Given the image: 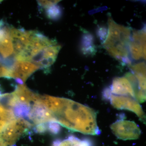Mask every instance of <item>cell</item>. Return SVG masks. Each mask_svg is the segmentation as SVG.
<instances>
[{
  "label": "cell",
  "instance_id": "6da1fadb",
  "mask_svg": "<svg viewBox=\"0 0 146 146\" xmlns=\"http://www.w3.org/2000/svg\"><path fill=\"white\" fill-rule=\"evenodd\" d=\"M52 114L56 122L71 130L88 135L101 133L96 112L81 104L60 98Z\"/></svg>",
  "mask_w": 146,
  "mask_h": 146
},
{
  "label": "cell",
  "instance_id": "7a4b0ae2",
  "mask_svg": "<svg viewBox=\"0 0 146 146\" xmlns=\"http://www.w3.org/2000/svg\"><path fill=\"white\" fill-rule=\"evenodd\" d=\"M108 25L107 38L102 44L103 47L123 65H129L131 62L129 49L131 35L130 29L116 23L111 18L108 19Z\"/></svg>",
  "mask_w": 146,
  "mask_h": 146
},
{
  "label": "cell",
  "instance_id": "3957f363",
  "mask_svg": "<svg viewBox=\"0 0 146 146\" xmlns=\"http://www.w3.org/2000/svg\"><path fill=\"white\" fill-rule=\"evenodd\" d=\"M32 125L29 121L23 118H16L8 123L0 132V146L13 145L28 132Z\"/></svg>",
  "mask_w": 146,
  "mask_h": 146
},
{
  "label": "cell",
  "instance_id": "277c9868",
  "mask_svg": "<svg viewBox=\"0 0 146 146\" xmlns=\"http://www.w3.org/2000/svg\"><path fill=\"white\" fill-rule=\"evenodd\" d=\"M102 96L105 99L109 100L115 108L134 112L141 121H145V114L141 105L136 99L127 96L113 95L110 93L109 87H106L103 90Z\"/></svg>",
  "mask_w": 146,
  "mask_h": 146
},
{
  "label": "cell",
  "instance_id": "5b68a950",
  "mask_svg": "<svg viewBox=\"0 0 146 146\" xmlns=\"http://www.w3.org/2000/svg\"><path fill=\"white\" fill-rule=\"evenodd\" d=\"M56 44L57 42L55 40L49 39L44 35L36 31L24 51L16 58L15 60L30 62L31 59L43 49Z\"/></svg>",
  "mask_w": 146,
  "mask_h": 146
},
{
  "label": "cell",
  "instance_id": "8992f818",
  "mask_svg": "<svg viewBox=\"0 0 146 146\" xmlns=\"http://www.w3.org/2000/svg\"><path fill=\"white\" fill-rule=\"evenodd\" d=\"M110 127L115 136L121 140H135L141 135V129L136 123L123 119L117 120Z\"/></svg>",
  "mask_w": 146,
  "mask_h": 146
},
{
  "label": "cell",
  "instance_id": "52a82bcc",
  "mask_svg": "<svg viewBox=\"0 0 146 146\" xmlns=\"http://www.w3.org/2000/svg\"><path fill=\"white\" fill-rule=\"evenodd\" d=\"M9 78H13L19 84H24L28 78L37 70V66L29 61L15 60L9 66Z\"/></svg>",
  "mask_w": 146,
  "mask_h": 146
},
{
  "label": "cell",
  "instance_id": "ba28073f",
  "mask_svg": "<svg viewBox=\"0 0 146 146\" xmlns=\"http://www.w3.org/2000/svg\"><path fill=\"white\" fill-rule=\"evenodd\" d=\"M10 29L15 59L23 52L36 31H27L23 29H18L11 27Z\"/></svg>",
  "mask_w": 146,
  "mask_h": 146
},
{
  "label": "cell",
  "instance_id": "9c48e42d",
  "mask_svg": "<svg viewBox=\"0 0 146 146\" xmlns=\"http://www.w3.org/2000/svg\"><path fill=\"white\" fill-rule=\"evenodd\" d=\"M129 49L131 57L134 60L146 58V28L134 30L131 35Z\"/></svg>",
  "mask_w": 146,
  "mask_h": 146
},
{
  "label": "cell",
  "instance_id": "30bf717a",
  "mask_svg": "<svg viewBox=\"0 0 146 146\" xmlns=\"http://www.w3.org/2000/svg\"><path fill=\"white\" fill-rule=\"evenodd\" d=\"M10 27L5 23L0 28V56L5 65L9 66L13 63L11 58L14 56L13 44L10 35Z\"/></svg>",
  "mask_w": 146,
  "mask_h": 146
},
{
  "label": "cell",
  "instance_id": "8fae6325",
  "mask_svg": "<svg viewBox=\"0 0 146 146\" xmlns=\"http://www.w3.org/2000/svg\"><path fill=\"white\" fill-rule=\"evenodd\" d=\"M27 119L35 126L56 123L52 113L38 100L31 106Z\"/></svg>",
  "mask_w": 146,
  "mask_h": 146
},
{
  "label": "cell",
  "instance_id": "7c38bea8",
  "mask_svg": "<svg viewBox=\"0 0 146 146\" xmlns=\"http://www.w3.org/2000/svg\"><path fill=\"white\" fill-rule=\"evenodd\" d=\"M61 46L57 44L43 49L31 59L30 62L39 66L40 69L50 67L56 60Z\"/></svg>",
  "mask_w": 146,
  "mask_h": 146
},
{
  "label": "cell",
  "instance_id": "4fadbf2b",
  "mask_svg": "<svg viewBox=\"0 0 146 146\" xmlns=\"http://www.w3.org/2000/svg\"><path fill=\"white\" fill-rule=\"evenodd\" d=\"M109 88L110 93L113 95L127 96L136 99L131 83L125 76L115 78Z\"/></svg>",
  "mask_w": 146,
  "mask_h": 146
},
{
  "label": "cell",
  "instance_id": "5bb4252c",
  "mask_svg": "<svg viewBox=\"0 0 146 146\" xmlns=\"http://www.w3.org/2000/svg\"><path fill=\"white\" fill-rule=\"evenodd\" d=\"M12 93L16 100V104H21L29 106L37 101L39 95L32 91L24 84L17 85Z\"/></svg>",
  "mask_w": 146,
  "mask_h": 146
},
{
  "label": "cell",
  "instance_id": "9a60e30c",
  "mask_svg": "<svg viewBox=\"0 0 146 146\" xmlns=\"http://www.w3.org/2000/svg\"><path fill=\"white\" fill-rule=\"evenodd\" d=\"M80 50L86 56H93L97 52L94 35L89 32L84 30L80 42Z\"/></svg>",
  "mask_w": 146,
  "mask_h": 146
},
{
  "label": "cell",
  "instance_id": "2e32d148",
  "mask_svg": "<svg viewBox=\"0 0 146 146\" xmlns=\"http://www.w3.org/2000/svg\"><path fill=\"white\" fill-rule=\"evenodd\" d=\"M53 146H93V143L88 139H80L72 135L64 140L54 141Z\"/></svg>",
  "mask_w": 146,
  "mask_h": 146
},
{
  "label": "cell",
  "instance_id": "e0dca14e",
  "mask_svg": "<svg viewBox=\"0 0 146 146\" xmlns=\"http://www.w3.org/2000/svg\"><path fill=\"white\" fill-rule=\"evenodd\" d=\"M1 96L0 95V120L8 123L16 118L13 110L6 104Z\"/></svg>",
  "mask_w": 146,
  "mask_h": 146
},
{
  "label": "cell",
  "instance_id": "ac0fdd59",
  "mask_svg": "<svg viewBox=\"0 0 146 146\" xmlns=\"http://www.w3.org/2000/svg\"><path fill=\"white\" fill-rule=\"evenodd\" d=\"M46 12L48 18L51 20L57 21L61 18L63 11L59 6L56 5L46 9Z\"/></svg>",
  "mask_w": 146,
  "mask_h": 146
},
{
  "label": "cell",
  "instance_id": "d6986e66",
  "mask_svg": "<svg viewBox=\"0 0 146 146\" xmlns=\"http://www.w3.org/2000/svg\"><path fill=\"white\" fill-rule=\"evenodd\" d=\"M108 33V29L105 26H99L97 28L96 33L102 44L104 43L107 38Z\"/></svg>",
  "mask_w": 146,
  "mask_h": 146
},
{
  "label": "cell",
  "instance_id": "ffe728a7",
  "mask_svg": "<svg viewBox=\"0 0 146 146\" xmlns=\"http://www.w3.org/2000/svg\"><path fill=\"white\" fill-rule=\"evenodd\" d=\"M60 1H37V2L41 7L46 9L57 5Z\"/></svg>",
  "mask_w": 146,
  "mask_h": 146
},
{
  "label": "cell",
  "instance_id": "44dd1931",
  "mask_svg": "<svg viewBox=\"0 0 146 146\" xmlns=\"http://www.w3.org/2000/svg\"><path fill=\"white\" fill-rule=\"evenodd\" d=\"M9 78V67L3 63H0V78Z\"/></svg>",
  "mask_w": 146,
  "mask_h": 146
},
{
  "label": "cell",
  "instance_id": "7402d4cb",
  "mask_svg": "<svg viewBox=\"0 0 146 146\" xmlns=\"http://www.w3.org/2000/svg\"><path fill=\"white\" fill-rule=\"evenodd\" d=\"M7 124L5 122L0 120V132L3 130V129L4 128V127L5 126V125Z\"/></svg>",
  "mask_w": 146,
  "mask_h": 146
},
{
  "label": "cell",
  "instance_id": "603a6c76",
  "mask_svg": "<svg viewBox=\"0 0 146 146\" xmlns=\"http://www.w3.org/2000/svg\"><path fill=\"white\" fill-rule=\"evenodd\" d=\"M2 94V91L1 89V87H0V95H1Z\"/></svg>",
  "mask_w": 146,
  "mask_h": 146
},
{
  "label": "cell",
  "instance_id": "cb8c5ba5",
  "mask_svg": "<svg viewBox=\"0 0 146 146\" xmlns=\"http://www.w3.org/2000/svg\"><path fill=\"white\" fill-rule=\"evenodd\" d=\"M2 1H0V3Z\"/></svg>",
  "mask_w": 146,
  "mask_h": 146
}]
</instances>
